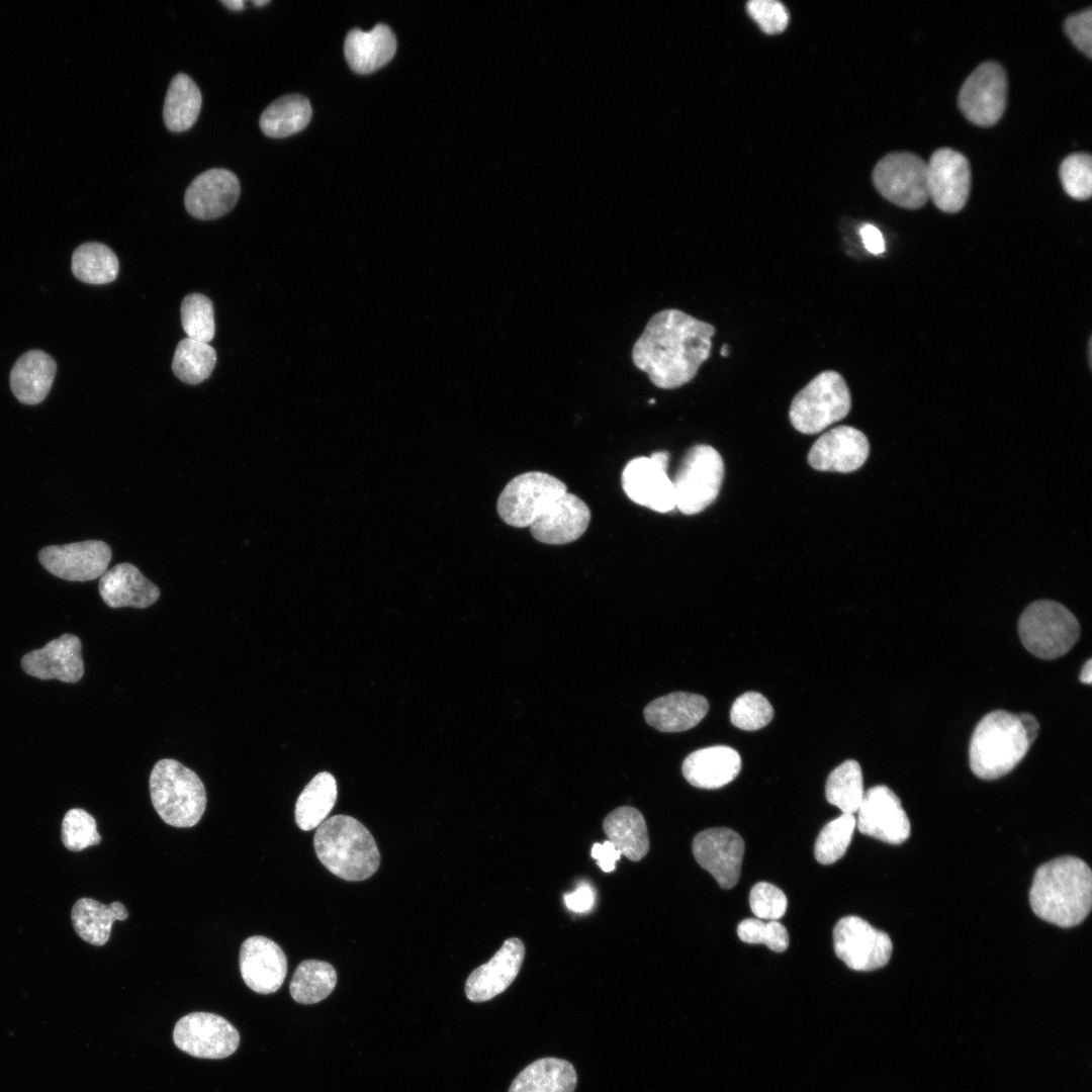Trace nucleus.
Instances as JSON below:
<instances>
[{
    "label": "nucleus",
    "mask_w": 1092,
    "mask_h": 1092,
    "mask_svg": "<svg viewBox=\"0 0 1092 1092\" xmlns=\"http://www.w3.org/2000/svg\"><path fill=\"white\" fill-rule=\"evenodd\" d=\"M336 984L337 973L331 964L306 960L296 968L289 991L296 1002L313 1004L327 998L335 989Z\"/></svg>",
    "instance_id": "obj_36"
},
{
    "label": "nucleus",
    "mask_w": 1092,
    "mask_h": 1092,
    "mask_svg": "<svg viewBox=\"0 0 1092 1092\" xmlns=\"http://www.w3.org/2000/svg\"><path fill=\"white\" fill-rule=\"evenodd\" d=\"M269 2H270L269 0H254V1H253V3H254L255 5H258V6H262V5L268 4Z\"/></svg>",
    "instance_id": "obj_55"
},
{
    "label": "nucleus",
    "mask_w": 1092,
    "mask_h": 1092,
    "mask_svg": "<svg viewBox=\"0 0 1092 1092\" xmlns=\"http://www.w3.org/2000/svg\"><path fill=\"white\" fill-rule=\"evenodd\" d=\"M1023 646L1041 659L1066 654L1080 637L1076 617L1063 605L1048 600L1030 604L1018 621Z\"/></svg>",
    "instance_id": "obj_7"
},
{
    "label": "nucleus",
    "mask_w": 1092,
    "mask_h": 1092,
    "mask_svg": "<svg viewBox=\"0 0 1092 1092\" xmlns=\"http://www.w3.org/2000/svg\"><path fill=\"white\" fill-rule=\"evenodd\" d=\"M524 957L525 946L521 939L505 940L487 963L469 975L465 983L466 997L473 1002H483L504 992L518 976Z\"/></svg>",
    "instance_id": "obj_24"
},
{
    "label": "nucleus",
    "mask_w": 1092,
    "mask_h": 1092,
    "mask_svg": "<svg viewBox=\"0 0 1092 1092\" xmlns=\"http://www.w3.org/2000/svg\"><path fill=\"white\" fill-rule=\"evenodd\" d=\"M149 787L152 804L165 823L184 828L201 819L206 807L205 788L190 768L175 759H161L152 769Z\"/></svg>",
    "instance_id": "obj_5"
},
{
    "label": "nucleus",
    "mask_w": 1092,
    "mask_h": 1092,
    "mask_svg": "<svg viewBox=\"0 0 1092 1092\" xmlns=\"http://www.w3.org/2000/svg\"><path fill=\"white\" fill-rule=\"evenodd\" d=\"M1064 28L1075 44L1088 58L1092 56V12L1091 8L1070 15Z\"/></svg>",
    "instance_id": "obj_48"
},
{
    "label": "nucleus",
    "mask_w": 1092,
    "mask_h": 1092,
    "mask_svg": "<svg viewBox=\"0 0 1092 1092\" xmlns=\"http://www.w3.org/2000/svg\"><path fill=\"white\" fill-rule=\"evenodd\" d=\"M119 263L116 255L103 244L85 243L73 253L72 272L83 282L109 283L117 277Z\"/></svg>",
    "instance_id": "obj_37"
},
{
    "label": "nucleus",
    "mask_w": 1092,
    "mask_h": 1092,
    "mask_svg": "<svg viewBox=\"0 0 1092 1092\" xmlns=\"http://www.w3.org/2000/svg\"><path fill=\"white\" fill-rule=\"evenodd\" d=\"M215 363L216 352L211 346L185 338L176 347L172 370L181 381L198 384L210 376Z\"/></svg>",
    "instance_id": "obj_39"
},
{
    "label": "nucleus",
    "mask_w": 1092,
    "mask_h": 1092,
    "mask_svg": "<svg viewBox=\"0 0 1092 1092\" xmlns=\"http://www.w3.org/2000/svg\"><path fill=\"white\" fill-rule=\"evenodd\" d=\"M864 248L873 254H881L885 251V242L882 233L873 224L866 223L859 229Z\"/></svg>",
    "instance_id": "obj_51"
},
{
    "label": "nucleus",
    "mask_w": 1092,
    "mask_h": 1092,
    "mask_svg": "<svg viewBox=\"0 0 1092 1092\" xmlns=\"http://www.w3.org/2000/svg\"><path fill=\"white\" fill-rule=\"evenodd\" d=\"M311 118L309 101L302 95L278 98L262 112L259 123L270 138H285L302 130Z\"/></svg>",
    "instance_id": "obj_35"
},
{
    "label": "nucleus",
    "mask_w": 1092,
    "mask_h": 1092,
    "mask_svg": "<svg viewBox=\"0 0 1092 1092\" xmlns=\"http://www.w3.org/2000/svg\"><path fill=\"white\" fill-rule=\"evenodd\" d=\"M396 51V38L392 30L379 23L369 31L359 28L350 30L345 38L344 53L353 71L372 73L387 64Z\"/></svg>",
    "instance_id": "obj_28"
},
{
    "label": "nucleus",
    "mask_w": 1092,
    "mask_h": 1092,
    "mask_svg": "<svg viewBox=\"0 0 1092 1092\" xmlns=\"http://www.w3.org/2000/svg\"><path fill=\"white\" fill-rule=\"evenodd\" d=\"M869 453L870 444L862 432L853 427L838 426L815 441L808 461L820 471L848 473L860 468Z\"/></svg>",
    "instance_id": "obj_19"
},
{
    "label": "nucleus",
    "mask_w": 1092,
    "mask_h": 1092,
    "mask_svg": "<svg viewBox=\"0 0 1092 1092\" xmlns=\"http://www.w3.org/2000/svg\"><path fill=\"white\" fill-rule=\"evenodd\" d=\"M772 717V706L756 692H747L739 696L730 710L731 723L745 731L758 730L766 726Z\"/></svg>",
    "instance_id": "obj_43"
},
{
    "label": "nucleus",
    "mask_w": 1092,
    "mask_h": 1092,
    "mask_svg": "<svg viewBox=\"0 0 1092 1092\" xmlns=\"http://www.w3.org/2000/svg\"><path fill=\"white\" fill-rule=\"evenodd\" d=\"M693 853L720 887L731 889L737 884L744 854V841L738 833L722 827L701 831L694 838Z\"/></svg>",
    "instance_id": "obj_18"
},
{
    "label": "nucleus",
    "mask_w": 1092,
    "mask_h": 1092,
    "mask_svg": "<svg viewBox=\"0 0 1092 1092\" xmlns=\"http://www.w3.org/2000/svg\"><path fill=\"white\" fill-rule=\"evenodd\" d=\"M61 838L71 851H81L101 842L94 817L84 809H70L62 821Z\"/></svg>",
    "instance_id": "obj_42"
},
{
    "label": "nucleus",
    "mask_w": 1092,
    "mask_h": 1092,
    "mask_svg": "<svg viewBox=\"0 0 1092 1092\" xmlns=\"http://www.w3.org/2000/svg\"><path fill=\"white\" fill-rule=\"evenodd\" d=\"M856 826L853 814H842L827 823L820 831L814 846L815 858L831 864L841 858L850 844Z\"/></svg>",
    "instance_id": "obj_40"
},
{
    "label": "nucleus",
    "mask_w": 1092,
    "mask_h": 1092,
    "mask_svg": "<svg viewBox=\"0 0 1092 1092\" xmlns=\"http://www.w3.org/2000/svg\"><path fill=\"white\" fill-rule=\"evenodd\" d=\"M721 354L724 357H727L729 355V347L727 345H724L722 347Z\"/></svg>",
    "instance_id": "obj_54"
},
{
    "label": "nucleus",
    "mask_w": 1092,
    "mask_h": 1092,
    "mask_svg": "<svg viewBox=\"0 0 1092 1092\" xmlns=\"http://www.w3.org/2000/svg\"><path fill=\"white\" fill-rule=\"evenodd\" d=\"M240 191V182L233 172L222 168L209 169L188 186L185 207L196 218H217L236 205Z\"/></svg>",
    "instance_id": "obj_21"
},
{
    "label": "nucleus",
    "mask_w": 1092,
    "mask_h": 1092,
    "mask_svg": "<svg viewBox=\"0 0 1092 1092\" xmlns=\"http://www.w3.org/2000/svg\"><path fill=\"white\" fill-rule=\"evenodd\" d=\"M99 594L111 608L145 609L160 597L159 587L130 563H119L101 576Z\"/></svg>",
    "instance_id": "obj_25"
},
{
    "label": "nucleus",
    "mask_w": 1092,
    "mask_h": 1092,
    "mask_svg": "<svg viewBox=\"0 0 1092 1092\" xmlns=\"http://www.w3.org/2000/svg\"><path fill=\"white\" fill-rule=\"evenodd\" d=\"M850 408L851 395L843 376L825 370L794 396L789 418L797 431L812 435L844 419Z\"/></svg>",
    "instance_id": "obj_6"
},
{
    "label": "nucleus",
    "mask_w": 1092,
    "mask_h": 1092,
    "mask_svg": "<svg viewBox=\"0 0 1092 1092\" xmlns=\"http://www.w3.org/2000/svg\"><path fill=\"white\" fill-rule=\"evenodd\" d=\"M128 912L120 902L102 904L92 898L83 897L72 908L71 919L77 934L86 942L101 946L110 936L115 920H125Z\"/></svg>",
    "instance_id": "obj_31"
},
{
    "label": "nucleus",
    "mask_w": 1092,
    "mask_h": 1092,
    "mask_svg": "<svg viewBox=\"0 0 1092 1092\" xmlns=\"http://www.w3.org/2000/svg\"><path fill=\"white\" fill-rule=\"evenodd\" d=\"M590 854L605 873L613 872L616 869V862L621 857V852L609 840H606L602 844L595 843L590 849Z\"/></svg>",
    "instance_id": "obj_50"
},
{
    "label": "nucleus",
    "mask_w": 1092,
    "mask_h": 1092,
    "mask_svg": "<svg viewBox=\"0 0 1092 1092\" xmlns=\"http://www.w3.org/2000/svg\"><path fill=\"white\" fill-rule=\"evenodd\" d=\"M112 553L108 544L87 540L42 548L38 559L52 574L70 581H87L102 576Z\"/></svg>",
    "instance_id": "obj_17"
},
{
    "label": "nucleus",
    "mask_w": 1092,
    "mask_h": 1092,
    "mask_svg": "<svg viewBox=\"0 0 1092 1092\" xmlns=\"http://www.w3.org/2000/svg\"><path fill=\"white\" fill-rule=\"evenodd\" d=\"M928 197L941 211L956 213L966 205L971 189L968 159L949 148L936 150L926 163Z\"/></svg>",
    "instance_id": "obj_15"
},
{
    "label": "nucleus",
    "mask_w": 1092,
    "mask_h": 1092,
    "mask_svg": "<svg viewBox=\"0 0 1092 1092\" xmlns=\"http://www.w3.org/2000/svg\"><path fill=\"white\" fill-rule=\"evenodd\" d=\"M567 492L557 477L541 471H530L514 477L500 492L496 510L502 520L513 527L525 528L538 518L555 499Z\"/></svg>",
    "instance_id": "obj_9"
},
{
    "label": "nucleus",
    "mask_w": 1092,
    "mask_h": 1092,
    "mask_svg": "<svg viewBox=\"0 0 1092 1092\" xmlns=\"http://www.w3.org/2000/svg\"><path fill=\"white\" fill-rule=\"evenodd\" d=\"M713 325L679 309L653 314L632 349L634 365L657 387L673 389L690 382L710 357Z\"/></svg>",
    "instance_id": "obj_1"
},
{
    "label": "nucleus",
    "mask_w": 1092,
    "mask_h": 1092,
    "mask_svg": "<svg viewBox=\"0 0 1092 1092\" xmlns=\"http://www.w3.org/2000/svg\"><path fill=\"white\" fill-rule=\"evenodd\" d=\"M603 828L608 840L627 858L638 861L648 852L647 825L638 809L618 807L607 815Z\"/></svg>",
    "instance_id": "obj_30"
},
{
    "label": "nucleus",
    "mask_w": 1092,
    "mask_h": 1092,
    "mask_svg": "<svg viewBox=\"0 0 1092 1092\" xmlns=\"http://www.w3.org/2000/svg\"><path fill=\"white\" fill-rule=\"evenodd\" d=\"M595 892L586 883H580L574 892L564 896L566 907L576 913L589 911L595 904Z\"/></svg>",
    "instance_id": "obj_49"
},
{
    "label": "nucleus",
    "mask_w": 1092,
    "mask_h": 1092,
    "mask_svg": "<svg viewBox=\"0 0 1092 1092\" xmlns=\"http://www.w3.org/2000/svg\"><path fill=\"white\" fill-rule=\"evenodd\" d=\"M239 965L246 985L260 994L276 992L287 973V960L281 947L261 935L251 936L242 943Z\"/></svg>",
    "instance_id": "obj_20"
},
{
    "label": "nucleus",
    "mask_w": 1092,
    "mask_h": 1092,
    "mask_svg": "<svg viewBox=\"0 0 1092 1092\" xmlns=\"http://www.w3.org/2000/svg\"><path fill=\"white\" fill-rule=\"evenodd\" d=\"M576 1082V1072L569 1062L544 1058L522 1070L509 1092H573Z\"/></svg>",
    "instance_id": "obj_32"
},
{
    "label": "nucleus",
    "mask_w": 1092,
    "mask_h": 1092,
    "mask_svg": "<svg viewBox=\"0 0 1092 1092\" xmlns=\"http://www.w3.org/2000/svg\"><path fill=\"white\" fill-rule=\"evenodd\" d=\"M588 506L577 495L565 492L555 499L530 525L532 536L539 542L562 545L580 538L590 522Z\"/></svg>",
    "instance_id": "obj_22"
},
{
    "label": "nucleus",
    "mask_w": 1092,
    "mask_h": 1092,
    "mask_svg": "<svg viewBox=\"0 0 1092 1092\" xmlns=\"http://www.w3.org/2000/svg\"><path fill=\"white\" fill-rule=\"evenodd\" d=\"M1029 903L1040 919L1060 927L1081 923L1092 905V873L1079 857L1065 855L1041 864L1029 891Z\"/></svg>",
    "instance_id": "obj_2"
},
{
    "label": "nucleus",
    "mask_w": 1092,
    "mask_h": 1092,
    "mask_svg": "<svg viewBox=\"0 0 1092 1092\" xmlns=\"http://www.w3.org/2000/svg\"><path fill=\"white\" fill-rule=\"evenodd\" d=\"M80 639L72 634H63L53 639L39 649L26 653L21 658L24 672L40 679H59L74 684L84 674Z\"/></svg>",
    "instance_id": "obj_23"
},
{
    "label": "nucleus",
    "mask_w": 1092,
    "mask_h": 1092,
    "mask_svg": "<svg viewBox=\"0 0 1092 1092\" xmlns=\"http://www.w3.org/2000/svg\"><path fill=\"white\" fill-rule=\"evenodd\" d=\"M1039 724L1028 713L992 711L976 726L970 741V766L975 776L995 780L1010 772L1037 737Z\"/></svg>",
    "instance_id": "obj_3"
},
{
    "label": "nucleus",
    "mask_w": 1092,
    "mask_h": 1092,
    "mask_svg": "<svg viewBox=\"0 0 1092 1092\" xmlns=\"http://www.w3.org/2000/svg\"><path fill=\"white\" fill-rule=\"evenodd\" d=\"M314 848L321 862L346 881H363L378 869L380 854L368 829L357 819L336 815L316 827Z\"/></svg>",
    "instance_id": "obj_4"
},
{
    "label": "nucleus",
    "mask_w": 1092,
    "mask_h": 1092,
    "mask_svg": "<svg viewBox=\"0 0 1092 1092\" xmlns=\"http://www.w3.org/2000/svg\"><path fill=\"white\" fill-rule=\"evenodd\" d=\"M825 795L843 814L857 812L864 795L859 763L848 759L835 767L828 776Z\"/></svg>",
    "instance_id": "obj_38"
},
{
    "label": "nucleus",
    "mask_w": 1092,
    "mask_h": 1092,
    "mask_svg": "<svg viewBox=\"0 0 1092 1092\" xmlns=\"http://www.w3.org/2000/svg\"><path fill=\"white\" fill-rule=\"evenodd\" d=\"M56 371V362L49 354L39 350L29 351L16 361L11 370V390L22 403H39L49 393Z\"/></svg>",
    "instance_id": "obj_29"
},
{
    "label": "nucleus",
    "mask_w": 1092,
    "mask_h": 1092,
    "mask_svg": "<svg viewBox=\"0 0 1092 1092\" xmlns=\"http://www.w3.org/2000/svg\"><path fill=\"white\" fill-rule=\"evenodd\" d=\"M723 477L724 463L719 452L709 445L693 446L671 479L675 508L685 515L701 513L717 498Z\"/></svg>",
    "instance_id": "obj_8"
},
{
    "label": "nucleus",
    "mask_w": 1092,
    "mask_h": 1092,
    "mask_svg": "<svg viewBox=\"0 0 1092 1092\" xmlns=\"http://www.w3.org/2000/svg\"><path fill=\"white\" fill-rule=\"evenodd\" d=\"M1079 678L1081 682L1090 685L1092 681V660L1088 659L1083 665Z\"/></svg>",
    "instance_id": "obj_52"
},
{
    "label": "nucleus",
    "mask_w": 1092,
    "mask_h": 1092,
    "mask_svg": "<svg viewBox=\"0 0 1092 1092\" xmlns=\"http://www.w3.org/2000/svg\"><path fill=\"white\" fill-rule=\"evenodd\" d=\"M836 956L851 970L873 971L889 962L893 944L890 936L857 916L841 918L833 929Z\"/></svg>",
    "instance_id": "obj_12"
},
{
    "label": "nucleus",
    "mask_w": 1092,
    "mask_h": 1092,
    "mask_svg": "<svg viewBox=\"0 0 1092 1092\" xmlns=\"http://www.w3.org/2000/svg\"><path fill=\"white\" fill-rule=\"evenodd\" d=\"M220 2L231 10L239 11L244 8V1L241 0H221Z\"/></svg>",
    "instance_id": "obj_53"
},
{
    "label": "nucleus",
    "mask_w": 1092,
    "mask_h": 1092,
    "mask_svg": "<svg viewBox=\"0 0 1092 1092\" xmlns=\"http://www.w3.org/2000/svg\"><path fill=\"white\" fill-rule=\"evenodd\" d=\"M1060 178L1066 193L1078 200H1086L1092 193V159L1088 153H1074L1064 159L1060 166Z\"/></svg>",
    "instance_id": "obj_44"
},
{
    "label": "nucleus",
    "mask_w": 1092,
    "mask_h": 1092,
    "mask_svg": "<svg viewBox=\"0 0 1092 1092\" xmlns=\"http://www.w3.org/2000/svg\"><path fill=\"white\" fill-rule=\"evenodd\" d=\"M746 10L760 29L768 34L782 32L789 22L787 8L776 0H750Z\"/></svg>",
    "instance_id": "obj_47"
},
{
    "label": "nucleus",
    "mask_w": 1092,
    "mask_h": 1092,
    "mask_svg": "<svg viewBox=\"0 0 1092 1092\" xmlns=\"http://www.w3.org/2000/svg\"><path fill=\"white\" fill-rule=\"evenodd\" d=\"M737 934L743 942L762 943L777 952H783L789 946L788 931L778 920L744 919L738 924Z\"/></svg>",
    "instance_id": "obj_45"
},
{
    "label": "nucleus",
    "mask_w": 1092,
    "mask_h": 1092,
    "mask_svg": "<svg viewBox=\"0 0 1092 1092\" xmlns=\"http://www.w3.org/2000/svg\"><path fill=\"white\" fill-rule=\"evenodd\" d=\"M201 102V93L195 82L186 74L175 75L169 84L163 108L167 128L175 132L189 129L198 117Z\"/></svg>",
    "instance_id": "obj_33"
},
{
    "label": "nucleus",
    "mask_w": 1092,
    "mask_h": 1092,
    "mask_svg": "<svg viewBox=\"0 0 1092 1092\" xmlns=\"http://www.w3.org/2000/svg\"><path fill=\"white\" fill-rule=\"evenodd\" d=\"M856 825L860 833L895 845L906 841L911 830L900 799L884 785L864 792Z\"/></svg>",
    "instance_id": "obj_16"
},
{
    "label": "nucleus",
    "mask_w": 1092,
    "mask_h": 1092,
    "mask_svg": "<svg viewBox=\"0 0 1092 1092\" xmlns=\"http://www.w3.org/2000/svg\"><path fill=\"white\" fill-rule=\"evenodd\" d=\"M749 904L758 919L779 920L786 913L788 901L781 889L772 884L759 882L750 891Z\"/></svg>",
    "instance_id": "obj_46"
},
{
    "label": "nucleus",
    "mask_w": 1092,
    "mask_h": 1092,
    "mask_svg": "<svg viewBox=\"0 0 1092 1092\" xmlns=\"http://www.w3.org/2000/svg\"><path fill=\"white\" fill-rule=\"evenodd\" d=\"M669 454L654 452L649 457H636L623 469L622 486L626 495L635 504L658 513H668L675 508V491L667 475Z\"/></svg>",
    "instance_id": "obj_14"
},
{
    "label": "nucleus",
    "mask_w": 1092,
    "mask_h": 1092,
    "mask_svg": "<svg viewBox=\"0 0 1092 1092\" xmlns=\"http://www.w3.org/2000/svg\"><path fill=\"white\" fill-rule=\"evenodd\" d=\"M740 768L739 753L725 745L698 749L689 754L681 765L682 775L692 786L707 790L731 783Z\"/></svg>",
    "instance_id": "obj_26"
},
{
    "label": "nucleus",
    "mask_w": 1092,
    "mask_h": 1092,
    "mask_svg": "<svg viewBox=\"0 0 1092 1092\" xmlns=\"http://www.w3.org/2000/svg\"><path fill=\"white\" fill-rule=\"evenodd\" d=\"M181 1051L202 1059H223L236 1052L240 1042L237 1028L223 1017L209 1012H193L181 1017L173 1031Z\"/></svg>",
    "instance_id": "obj_13"
},
{
    "label": "nucleus",
    "mask_w": 1092,
    "mask_h": 1092,
    "mask_svg": "<svg viewBox=\"0 0 1092 1092\" xmlns=\"http://www.w3.org/2000/svg\"><path fill=\"white\" fill-rule=\"evenodd\" d=\"M1007 99L1005 70L992 61L980 64L961 87L958 103L971 122L991 126L1002 116Z\"/></svg>",
    "instance_id": "obj_11"
},
{
    "label": "nucleus",
    "mask_w": 1092,
    "mask_h": 1092,
    "mask_svg": "<svg viewBox=\"0 0 1092 1092\" xmlns=\"http://www.w3.org/2000/svg\"><path fill=\"white\" fill-rule=\"evenodd\" d=\"M212 302L200 293L187 295L181 303V323L187 338L208 344L214 337Z\"/></svg>",
    "instance_id": "obj_41"
},
{
    "label": "nucleus",
    "mask_w": 1092,
    "mask_h": 1092,
    "mask_svg": "<svg viewBox=\"0 0 1092 1092\" xmlns=\"http://www.w3.org/2000/svg\"><path fill=\"white\" fill-rule=\"evenodd\" d=\"M873 183L884 198L903 208H920L929 198L926 162L909 152L883 157L873 170Z\"/></svg>",
    "instance_id": "obj_10"
},
{
    "label": "nucleus",
    "mask_w": 1092,
    "mask_h": 1092,
    "mask_svg": "<svg viewBox=\"0 0 1092 1092\" xmlns=\"http://www.w3.org/2000/svg\"><path fill=\"white\" fill-rule=\"evenodd\" d=\"M706 698L675 692L650 702L644 709L646 722L661 732H680L695 727L707 714Z\"/></svg>",
    "instance_id": "obj_27"
},
{
    "label": "nucleus",
    "mask_w": 1092,
    "mask_h": 1092,
    "mask_svg": "<svg viewBox=\"0 0 1092 1092\" xmlns=\"http://www.w3.org/2000/svg\"><path fill=\"white\" fill-rule=\"evenodd\" d=\"M337 783L327 771L314 776L297 798L294 816L297 826L304 831L322 824L337 800Z\"/></svg>",
    "instance_id": "obj_34"
}]
</instances>
